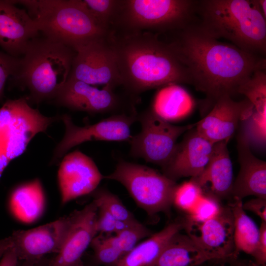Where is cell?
Wrapping results in <instances>:
<instances>
[{"mask_svg": "<svg viewBox=\"0 0 266 266\" xmlns=\"http://www.w3.org/2000/svg\"><path fill=\"white\" fill-rule=\"evenodd\" d=\"M170 34L166 42L186 67L191 85L213 105L224 96L238 94L256 71L266 70L265 57L221 42L206 33L196 19Z\"/></svg>", "mask_w": 266, "mask_h": 266, "instance_id": "6da1fadb", "label": "cell"}, {"mask_svg": "<svg viewBox=\"0 0 266 266\" xmlns=\"http://www.w3.org/2000/svg\"><path fill=\"white\" fill-rule=\"evenodd\" d=\"M159 35L142 32L110 36L121 86L131 95L171 84H191L186 67Z\"/></svg>", "mask_w": 266, "mask_h": 266, "instance_id": "7a4b0ae2", "label": "cell"}, {"mask_svg": "<svg viewBox=\"0 0 266 266\" xmlns=\"http://www.w3.org/2000/svg\"><path fill=\"white\" fill-rule=\"evenodd\" d=\"M196 15L199 25L210 36L265 56L266 18L257 0H197Z\"/></svg>", "mask_w": 266, "mask_h": 266, "instance_id": "3957f363", "label": "cell"}, {"mask_svg": "<svg viewBox=\"0 0 266 266\" xmlns=\"http://www.w3.org/2000/svg\"><path fill=\"white\" fill-rule=\"evenodd\" d=\"M75 55L76 51L66 45L37 36L20 58L12 80L29 90V103L51 101L67 81Z\"/></svg>", "mask_w": 266, "mask_h": 266, "instance_id": "277c9868", "label": "cell"}, {"mask_svg": "<svg viewBox=\"0 0 266 266\" xmlns=\"http://www.w3.org/2000/svg\"><path fill=\"white\" fill-rule=\"evenodd\" d=\"M24 5L35 21L39 33L75 51L108 37L111 32L94 18L82 0H15Z\"/></svg>", "mask_w": 266, "mask_h": 266, "instance_id": "5b68a950", "label": "cell"}, {"mask_svg": "<svg viewBox=\"0 0 266 266\" xmlns=\"http://www.w3.org/2000/svg\"><path fill=\"white\" fill-rule=\"evenodd\" d=\"M197 0H118L110 30L122 34L147 32L170 33L196 18Z\"/></svg>", "mask_w": 266, "mask_h": 266, "instance_id": "8992f818", "label": "cell"}, {"mask_svg": "<svg viewBox=\"0 0 266 266\" xmlns=\"http://www.w3.org/2000/svg\"><path fill=\"white\" fill-rule=\"evenodd\" d=\"M60 116L48 117L33 108L27 97L7 100L0 108V178L11 161L22 155L32 139L44 133Z\"/></svg>", "mask_w": 266, "mask_h": 266, "instance_id": "52a82bcc", "label": "cell"}, {"mask_svg": "<svg viewBox=\"0 0 266 266\" xmlns=\"http://www.w3.org/2000/svg\"><path fill=\"white\" fill-rule=\"evenodd\" d=\"M103 179L121 183L136 204L150 216L168 212L177 185L176 181L156 169L123 160L118 162L112 173L103 176Z\"/></svg>", "mask_w": 266, "mask_h": 266, "instance_id": "ba28073f", "label": "cell"}, {"mask_svg": "<svg viewBox=\"0 0 266 266\" xmlns=\"http://www.w3.org/2000/svg\"><path fill=\"white\" fill-rule=\"evenodd\" d=\"M137 121L141 125V130L129 141L130 154L162 167L170 158L179 137L196 126V123L173 125L151 109L137 114Z\"/></svg>", "mask_w": 266, "mask_h": 266, "instance_id": "9c48e42d", "label": "cell"}, {"mask_svg": "<svg viewBox=\"0 0 266 266\" xmlns=\"http://www.w3.org/2000/svg\"><path fill=\"white\" fill-rule=\"evenodd\" d=\"M136 112L111 115L93 124L79 126L66 114L60 116L65 132L53 151L51 164L58 162L72 148L87 141H129L131 127L137 121Z\"/></svg>", "mask_w": 266, "mask_h": 266, "instance_id": "30bf717a", "label": "cell"}, {"mask_svg": "<svg viewBox=\"0 0 266 266\" xmlns=\"http://www.w3.org/2000/svg\"><path fill=\"white\" fill-rule=\"evenodd\" d=\"M110 35L76 51L68 77L95 86L103 85L112 89L121 86Z\"/></svg>", "mask_w": 266, "mask_h": 266, "instance_id": "8fae6325", "label": "cell"}, {"mask_svg": "<svg viewBox=\"0 0 266 266\" xmlns=\"http://www.w3.org/2000/svg\"><path fill=\"white\" fill-rule=\"evenodd\" d=\"M113 90L107 87L99 89L68 77L50 102L71 110L90 114L128 113L125 111L122 99Z\"/></svg>", "mask_w": 266, "mask_h": 266, "instance_id": "7c38bea8", "label": "cell"}, {"mask_svg": "<svg viewBox=\"0 0 266 266\" xmlns=\"http://www.w3.org/2000/svg\"><path fill=\"white\" fill-rule=\"evenodd\" d=\"M187 235L205 252L215 260L236 255L233 217L229 205L223 207L215 217L202 223L183 221Z\"/></svg>", "mask_w": 266, "mask_h": 266, "instance_id": "4fadbf2b", "label": "cell"}, {"mask_svg": "<svg viewBox=\"0 0 266 266\" xmlns=\"http://www.w3.org/2000/svg\"><path fill=\"white\" fill-rule=\"evenodd\" d=\"M70 216L28 230L14 231L10 236L19 261H33L60 252L66 235Z\"/></svg>", "mask_w": 266, "mask_h": 266, "instance_id": "5bb4252c", "label": "cell"}, {"mask_svg": "<svg viewBox=\"0 0 266 266\" xmlns=\"http://www.w3.org/2000/svg\"><path fill=\"white\" fill-rule=\"evenodd\" d=\"M57 178L64 204L93 193L103 179V175L90 157L76 150L63 157Z\"/></svg>", "mask_w": 266, "mask_h": 266, "instance_id": "9a60e30c", "label": "cell"}, {"mask_svg": "<svg viewBox=\"0 0 266 266\" xmlns=\"http://www.w3.org/2000/svg\"><path fill=\"white\" fill-rule=\"evenodd\" d=\"M254 106L247 99L236 101L229 95L219 99L210 112L196 123L197 132L213 143L229 141L240 122L252 114Z\"/></svg>", "mask_w": 266, "mask_h": 266, "instance_id": "2e32d148", "label": "cell"}, {"mask_svg": "<svg viewBox=\"0 0 266 266\" xmlns=\"http://www.w3.org/2000/svg\"><path fill=\"white\" fill-rule=\"evenodd\" d=\"M98 207L93 200L83 208L70 214L69 228L60 252L50 266H77L84 252L97 235L96 219Z\"/></svg>", "mask_w": 266, "mask_h": 266, "instance_id": "e0dca14e", "label": "cell"}, {"mask_svg": "<svg viewBox=\"0 0 266 266\" xmlns=\"http://www.w3.org/2000/svg\"><path fill=\"white\" fill-rule=\"evenodd\" d=\"M182 141L177 143L166 164L163 174L176 181L183 177L195 178L203 172L210 158L214 143L193 128Z\"/></svg>", "mask_w": 266, "mask_h": 266, "instance_id": "ac0fdd59", "label": "cell"}, {"mask_svg": "<svg viewBox=\"0 0 266 266\" xmlns=\"http://www.w3.org/2000/svg\"><path fill=\"white\" fill-rule=\"evenodd\" d=\"M15 4L14 0H0V46L7 54L19 58L39 31L28 12Z\"/></svg>", "mask_w": 266, "mask_h": 266, "instance_id": "d6986e66", "label": "cell"}, {"mask_svg": "<svg viewBox=\"0 0 266 266\" xmlns=\"http://www.w3.org/2000/svg\"><path fill=\"white\" fill-rule=\"evenodd\" d=\"M236 147L240 169L231 195L241 200L249 196L266 199V163L253 154L243 130L237 136Z\"/></svg>", "mask_w": 266, "mask_h": 266, "instance_id": "ffe728a7", "label": "cell"}, {"mask_svg": "<svg viewBox=\"0 0 266 266\" xmlns=\"http://www.w3.org/2000/svg\"><path fill=\"white\" fill-rule=\"evenodd\" d=\"M229 141L214 144L209 161L200 175L191 178L206 194L218 199L231 195L233 184V166L228 149Z\"/></svg>", "mask_w": 266, "mask_h": 266, "instance_id": "44dd1931", "label": "cell"}, {"mask_svg": "<svg viewBox=\"0 0 266 266\" xmlns=\"http://www.w3.org/2000/svg\"><path fill=\"white\" fill-rule=\"evenodd\" d=\"M211 260L215 259L201 249L189 236L179 232L148 266H198Z\"/></svg>", "mask_w": 266, "mask_h": 266, "instance_id": "7402d4cb", "label": "cell"}, {"mask_svg": "<svg viewBox=\"0 0 266 266\" xmlns=\"http://www.w3.org/2000/svg\"><path fill=\"white\" fill-rule=\"evenodd\" d=\"M10 207L14 216L27 224L37 220L43 212L45 198L40 181L35 178L19 185L10 197Z\"/></svg>", "mask_w": 266, "mask_h": 266, "instance_id": "603a6c76", "label": "cell"}, {"mask_svg": "<svg viewBox=\"0 0 266 266\" xmlns=\"http://www.w3.org/2000/svg\"><path fill=\"white\" fill-rule=\"evenodd\" d=\"M183 228V221L169 223L124 255L116 266H148L158 257L170 238Z\"/></svg>", "mask_w": 266, "mask_h": 266, "instance_id": "cb8c5ba5", "label": "cell"}, {"mask_svg": "<svg viewBox=\"0 0 266 266\" xmlns=\"http://www.w3.org/2000/svg\"><path fill=\"white\" fill-rule=\"evenodd\" d=\"M194 106V100L186 90L177 84H171L164 87L157 94L151 109L170 122L188 116Z\"/></svg>", "mask_w": 266, "mask_h": 266, "instance_id": "d4e9b609", "label": "cell"}, {"mask_svg": "<svg viewBox=\"0 0 266 266\" xmlns=\"http://www.w3.org/2000/svg\"><path fill=\"white\" fill-rule=\"evenodd\" d=\"M241 200L233 198L229 204L234 222L233 239L236 254L243 251L252 256L259 237V229L245 212Z\"/></svg>", "mask_w": 266, "mask_h": 266, "instance_id": "484cf974", "label": "cell"}, {"mask_svg": "<svg viewBox=\"0 0 266 266\" xmlns=\"http://www.w3.org/2000/svg\"><path fill=\"white\" fill-rule=\"evenodd\" d=\"M266 70L256 71L240 88L238 94L246 96L254 109L261 114H266Z\"/></svg>", "mask_w": 266, "mask_h": 266, "instance_id": "4316f807", "label": "cell"}, {"mask_svg": "<svg viewBox=\"0 0 266 266\" xmlns=\"http://www.w3.org/2000/svg\"><path fill=\"white\" fill-rule=\"evenodd\" d=\"M152 234L151 232L139 222L114 235L105 237L109 243L125 255L134 248L141 239Z\"/></svg>", "mask_w": 266, "mask_h": 266, "instance_id": "83f0119b", "label": "cell"}, {"mask_svg": "<svg viewBox=\"0 0 266 266\" xmlns=\"http://www.w3.org/2000/svg\"><path fill=\"white\" fill-rule=\"evenodd\" d=\"M94 200L98 207L109 212L117 220L132 222L136 220L116 195L106 188L96 189L93 192Z\"/></svg>", "mask_w": 266, "mask_h": 266, "instance_id": "f1b7e54d", "label": "cell"}, {"mask_svg": "<svg viewBox=\"0 0 266 266\" xmlns=\"http://www.w3.org/2000/svg\"><path fill=\"white\" fill-rule=\"evenodd\" d=\"M203 194L201 187L190 179L177 185L173 194L172 204L188 214Z\"/></svg>", "mask_w": 266, "mask_h": 266, "instance_id": "f546056e", "label": "cell"}, {"mask_svg": "<svg viewBox=\"0 0 266 266\" xmlns=\"http://www.w3.org/2000/svg\"><path fill=\"white\" fill-rule=\"evenodd\" d=\"M219 199L203 193L194 208L187 214L186 220L202 223L214 218L222 210Z\"/></svg>", "mask_w": 266, "mask_h": 266, "instance_id": "4dcf8cb0", "label": "cell"}, {"mask_svg": "<svg viewBox=\"0 0 266 266\" xmlns=\"http://www.w3.org/2000/svg\"><path fill=\"white\" fill-rule=\"evenodd\" d=\"M90 245L94 251L95 261L100 265L116 266L124 255L109 243L102 234L97 235Z\"/></svg>", "mask_w": 266, "mask_h": 266, "instance_id": "1f68e13d", "label": "cell"}, {"mask_svg": "<svg viewBox=\"0 0 266 266\" xmlns=\"http://www.w3.org/2000/svg\"><path fill=\"white\" fill-rule=\"evenodd\" d=\"M118 0H82V1L97 22L111 32L110 24L116 12Z\"/></svg>", "mask_w": 266, "mask_h": 266, "instance_id": "d6a6232c", "label": "cell"}, {"mask_svg": "<svg viewBox=\"0 0 266 266\" xmlns=\"http://www.w3.org/2000/svg\"><path fill=\"white\" fill-rule=\"evenodd\" d=\"M266 114H261L254 109L253 112L246 120L244 129L250 145L264 146L266 143Z\"/></svg>", "mask_w": 266, "mask_h": 266, "instance_id": "836d02e7", "label": "cell"}, {"mask_svg": "<svg viewBox=\"0 0 266 266\" xmlns=\"http://www.w3.org/2000/svg\"><path fill=\"white\" fill-rule=\"evenodd\" d=\"M20 58L13 57L0 52V102L4 98V86L7 80L13 76L17 70Z\"/></svg>", "mask_w": 266, "mask_h": 266, "instance_id": "e575fe53", "label": "cell"}, {"mask_svg": "<svg viewBox=\"0 0 266 266\" xmlns=\"http://www.w3.org/2000/svg\"><path fill=\"white\" fill-rule=\"evenodd\" d=\"M116 221L117 220L105 209L98 207L96 223L98 233L108 235L115 233Z\"/></svg>", "mask_w": 266, "mask_h": 266, "instance_id": "d590c367", "label": "cell"}, {"mask_svg": "<svg viewBox=\"0 0 266 266\" xmlns=\"http://www.w3.org/2000/svg\"><path fill=\"white\" fill-rule=\"evenodd\" d=\"M259 237L252 255L257 265L264 266L266 262V222H262L259 229Z\"/></svg>", "mask_w": 266, "mask_h": 266, "instance_id": "8d00e7d4", "label": "cell"}, {"mask_svg": "<svg viewBox=\"0 0 266 266\" xmlns=\"http://www.w3.org/2000/svg\"><path fill=\"white\" fill-rule=\"evenodd\" d=\"M245 210L251 211L259 217L262 222H266V199L256 198L242 204Z\"/></svg>", "mask_w": 266, "mask_h": 266, "instance_id": "74e56055", "label": "cell"}, {"mask_svg": "<svg viewBox=\"0 0 266 266\" xmlns=\"http://www.w3.org/2000/svg\"><path fill=\"white\" fill-rule=\"evenodd\" d=\"M18 258L12 246L4 254L0 260V266H17Z\"/></svg>", "mask_w": 266, "mask_h": 266, "instance_id": "f35d334b", "label": "cell"}, {"mask_svg": "<svg viewBox=\"0 0 266 266\" xmlns=\"http://www.w3.org/2000/svg\"><path fill=\"white\" fill-rule=\"evenodd\" d=\"M12 246L10 236L0 240V260L5 252Z\"/></svg>", "mask_w": 266, "mask_h": 266, "instance_id": "ab89813d", "label": "cell"}, {"mask_svg": "<svg viewBox=\"0 0 266 266\" xmlns=\"http://www.w3.org/2000/svg\"><path fill=\"white\" fill-rule=\"evenodd\" d=\"M22 261V263H19V262L18 261L17 266H50V261L49 262L45 261L43 258L37 261Z\"/></svg>", "mask_w": 266, "mask_h": 266, "instance_id": "60d3db41", "label": "cell"}, {"mask_svg": "<svg viewBox=\"0 0 266 266\" xmlns=\"http://www.w3.org/2000/svg\"><path fill=\"white\" fill-rule=\"evenodd\" d=\"M257 2L261 11L264 17L266 18V0H257Z\"/></svg>", "mask_w": 266, "mask_h": 266, "instance_id": "b9f144b4", "label": "cell"}, {"mask_svg": "<svg viewBox=\"0 0 266 266\" xmlns=\"http://www.w3.org/2000/svg\"><path fill=\"white\" fill-rule=\"evenodd\" d=\"M77 266H85L82 262L80 263Z\"/></svg>", "mask_w": 266, "mask_h": 266, "instance_id": "7bdbcfd3", "label": "cell"}, {"mask_svg": "<svg viewBox=\"0 0 266 266\" xmlns=\"http://www.w3.org/2000/svg\"><path fill=\"white\" fill-rule=\"evenodd\" d=\"M252 266H260L257 264V265H253Z\"/></svg>", "mask_w": 266, "mask_h": 266, "instance_id": "ee69618b", "label": "cell"}]
</instances>
